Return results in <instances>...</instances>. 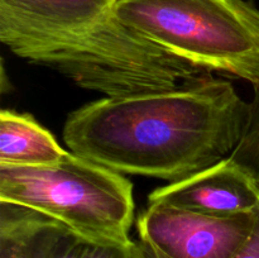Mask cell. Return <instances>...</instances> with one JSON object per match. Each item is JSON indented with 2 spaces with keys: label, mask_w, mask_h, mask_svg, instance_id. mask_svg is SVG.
I'll return each instance as SVG.
<instances>
[{
  "label": "cell",
  "mask_w": 259,
  "mask_h": 258,
  "mask_svg": "<svg viewBox=\"0 0 259 258\" xmlns=\"http://www.w3.org/2000/svg\"><path fill=\"white\" fill-rule=\"evenodd\" d=\"M46 258H143L138 242L115 244L88 239L71 229L57 239Z\"/></svg>",
  "instance_id": "obj_10"
},
{
  "label": "cell",
  "mask_w": 259,
  "mask_h": 258,
  "mask_svg": "<svg viewBox=\"0 0 259 258\" xmlns=\"http://www.w3.org/2000/svg\"><path fill=\"white\" fill-rule=\"evenodd\" d=\"M66 229L37 210L0 201V258H46Z\"/></svg>",
  "instance_id": "obj_8"
},
{
  "label": "cell",
  "mask_w": 259,
  "mask_h": 258,
  "mask_svg": "<svg viewBox=\"0 0 259 258\" xmlns=\"http://www.w3.org/2000/svg\"><path fill=\"white\" fill-rule=\"evenodd\" d=\"M66 151L32 116L3 109L0 113V166H50Z\"/></svg>",
  "instance_id": "obj_9"
},
{
  "label": "cell",
  "mask_w": 259,
  "mask_h": 258,
  "mask_svg": "<svg viewBox=\"0 0 259 258\" xmlns=\"http://www.w3.org/2000/svg\"><path fill=\"white\" fill-rule=\"evenodd\" d=\"M111 14L207 71L259 82V9L244 0H114Z\"/></svg>",
  "instance_id": "obj_3"
},
{
  "label": "cell",
  "mask_w": 259,
  "mask_h": 258,
  "mask_svg": "<svg viewBox=\"0 0 259 258\" xmlns=\"http://www.w3.org/2000/svg\"><path fill=\"white\" fill-rule=\"evenodd\" d=\"M255 223L247 242L235 258H259V205L254 210Z\"/></svg>",
  "instance_id": "obj_12"
},
{
  "label": "cell",
  "mask_w": 259,
  "mask_h": 258,
  "mask_svg": "<svg viewBox=\"0 0 259 258\" xmlns=\"http://www.w3.org/2000/svg\"><path fill=\"white\" fill-rule=\"evenodd\" d=\"M0 201L37 210L88 239L133 242V184L73 152L50 166H0Z\"/></svg>",
  "instance_id": "obj_4"
},
{
  "label": "cell",
  "mask_w": 259,
  "mask_h": 258,
  "mask_svg": "<svg viewBox=\"0 0 259 258\" xmlns=\"http://www.w3.org/2000/svg\"><path fill=\"white\" fill-rule=\"evenodd\" d=\"M114 0H0V27L75 32L111 15Z\"/></svg>",
  "instance_id": "obj_7"
},
{
  "label": "cell",
  "mask_w": 259,
  "mask_h": 258,
  "mask_svg": "<svg viewBox=\"0 0 259 258\" xmlns=\"http://www.w3.org/2000/svg\"><path fill=\"white\" fill-rule=\"evenodd\" d=\"M253 88V98L248 103L247 121L242 137L229 157L259 186V82Z\"/></svg>",
  "instance_id": "obj_11"
},
{
  "label": "cell",
  "mask_w": 259,
  "mask_h": 258,
  "mask_svg": "<svg viewBox=\"0 0 259 258\" xmlns=\"http://www.w3.org/2000/svg\"><path fill=\"white\" fill-rule=\"evenodd\" d=\"M255 223V214L214 217L148 205L137 220L143 258H235Z\"/></svg>",
  "instance_id": "obj_5"
},
{
  "label": "cell",
  "mask_w": 259,
  "mask_h": 258,
  "mask_svg": "<svg viewBox=\"0 0 259 258\" xmlns=\"http://www.w3.org/2000/svg\"><path fill=\"white\" fill-rule=\"evenodd\" d=\"M12 52L57 70L82 89L125 98L174 89L210 71L167 52L114 15L75 32L0 27Z\"/></svg>",
  "instance_id": "obj_2"
},
{
  "label": "cell",
  "mask_w": 259,
  "mask_h": 258,
  "mask_svg": "<svg viewBox=\"0 0 259 258\" xmlns=\"http://www.w3.org/2000/svg\"><path fill=\"white\" fill-rule=\"evenodd\" d=\"M247 115L232 82L206 75L86 104L68 115L63 139L71 152L119 174L175 182L229 157Z\"/></svg>",
  "instance_id": "obj_1"
},
{
  "label": "cell",
  "mask_w": 259,
  "mask_h": 258,
  "mask_svg": "<svg viewBox=\"0 0 259 258\" xmlns=\"http://www.w3.org/2000/svg\"><path fill=\"white\" fill-rule=\"evenodd\" d=\"M148 205L214 217L253 212L259 205L257 182L230 157L180 181L158 187Z\"/></svg>",
  "instance_id": "obj_6"
}]
</instances>
